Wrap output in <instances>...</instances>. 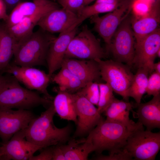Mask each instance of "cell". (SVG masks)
I'll list each match as a JSON object with an SVG mask.
<instances>
[{
  "instance_id": "cell-4",
  "label": "cell",
  "mask_w": 160,
  "mask_h": 160,
  "mask_svg": "<svg viewBox=\"0 0 160 160\" xmlns=\"http://www.w3.org/2000/svg\"><path fill=\"white\" fill-rule=\"evenodd\" d=\"M53 101L21 86L13 76L0 83V108L29 110L39 105L48 108Z\"/></svg>"
},
{
  "instance_id": "cell-44",
  "label": "cell",
  "mask_w": 160,
  "mask_h": 160,
  "mask_svg": "<svg viewBox=\"0 0 160 160\" xmlns=\"http://www.w3.org/2000/svg\"><path fill=\"white\" fill-rule=\"evenodd\" d=\"M132 0V1H135V0Z\"/></svg>"
},
{
  "instance_id": "cell-26",
  "label": "cell",
  "mask_w": 160,
  "mask_h": 160,
  "mask_svg": "<svg viewBox=\"0 0 160 160\" xmlns=\"http://www.w3.org/2000/svg\"><path fill=\"white\" fill-rule=\"evenodd\" d=\"M16 44L4 23L0 24V72L3 71L9 64Z\"/></svg>"
},
{
  "instance_id": "cell-16",
  "label": "cell",
  "mask_w": 160,
  "mask_h": 160,
  "mask_svg": "<svg viewBox=\"0 0 160 160\" xmlns=\"http://www.w3.org/2000/svg\"><path fill=\"white\" fill-rule=\"evenodd\" d=\"M58 8L57 4L50 0L21 2L12 10L4 23L6 27H9L25 17L39 12H49Z\"/></svg>"
},
{
  "instance_id": "cell-15",
  "label": "cell",
  "mask_w": 160,
  "mask_h": 160,
  "mask_svg": "<svg viewBox=\"0 0 160 160\" xmlns=\"http://www.w3.org/2000/svg\"><path fill=\"white\" fill-rule=\"evenodd\" d=\"M78 17L77 15L68 10L58 8L45 14L37 25L50 33H60L67 31L76 22Z\"/></svg>"
},
{
  "instance_id": "cell-17",
  "label": "cell",
  "mask_w": 160,
  "mask_h": 160,
  "mask_svg": "<svg viewBox=\"0 0 160 160\" xmlns=\"http://www.w3.org/2000/svg\"><path fill=\"white\" fill-rule=\"evenodd\" d=\"M77 30L76 28L69 31L60 33L51 44L46 59L48 74L50 76H52L53 73L61 68L70 42L77 34Z\"/></svg>"
},
{
  "instance_id": "cell-8",
  "label": "cell",
  "mask_w": 160,
  "mask_h": 160,
  "mask_svg": "<svg viewBox=\"0 0 160 160\" xmlns=\"http://www.w3.org/2000/svg\"><path fill=\"white\" fill-rule=\"evenodd\" d=\"M98 63L101 79L108 83L113 91L128 99L127 93L134 74L128 65L113 60H95Z\"/></svg>"
},
{
  "instance_id": "cell-12",
  "label": "cell",
  "mask_w": 160,
  "mask_h": 160,
  "mask_svg": "<svg viewBox=\"0 0 160 160\" xmlns=\"http://www.w3.org/2000/svg\"><path fill=\"white\" fill-rule=\"evenodd\" d=\"M77 117L75 137L82 136L92 130L103 119L94 105L76 92L73 94Z\"/></svg>"
},
{
  "instance_id": "cell-39",
  "label": "cell",
  "mask_w": 160,
  "mask_h": 160,
  "mask_svg": "<svg viewBox=\"0 0 160 160\" xmlns=\"http://www.w3.org/2000/svg\"><path fill=\"white\" fill-rule=\"evenodd\" d=\"M122 0H96L95 3L108 4H115L120 2Z\"/></svg>"
},
{
  "instance_id": "cell-24",
  "label": "cell",
  "mask_w": 160,
  "mask_h": 160,
  "mask_svg": "<svg viewBox=\"0 0 160 160\" xmlns=\"http://www.w3.org/2000/svg\"><path fill=\"white\" fill-rule=\"evenodd\" d=\"M47 13L45 12L37 13L24 18L12 26L6 27L17 43L31 34L40 20Z\"/></svg>"
},
{
  "instance_id": "cell-33",
  "label": "cell",
  "mask_w": 160,
  "mask_h": 160,
  "mask_svg": "<svg viewBox=\"0 0 160 160\" xmlns=\"http://www.w3.org/2000/svg\"><path fill=\"white\" fill-rule=\"evenodd\" d=\"M57 0L63 8L76 14L78 17L83 8L85 6L84 0Z\"/></svg>"
},
{
  "instance_id": "cell-7",
  "label": "cell",
  "mask_w": 160,
  "mask_h": 160,
  "mask_svg": "<svg viewBox=\"0 0 160 160\" xmlns=\"http://www.w3.org/2000/svg\"><path fill=\"white\" fill-rule=\"evenodd\" d=\"M107 53L100 42L89 29L84 25L81 31L73 38L65 53V58L95 60L104 58Z\"/></svg>"
},
{
  "instance_id": "cell-20",
  "label": "cell",
  "mask_w": 160,
  "mask_h": 160,
  "mask_svg": "<svg viewBox=\"0 0 160 160\" xmlns=\"http://www.w3.org/2000/svg\"><path fill=\"white\" fill-rule=\"evenodd\" d=\"M137 109L134 111L138 121L145 126L146 130L151 131L160 128V95L153 96L152 99L145 103L137 104Z\"/></svg>"
},
{
  "instance_id": "cell-19",
  "label": "cell",
  "mask_w": 160,
  "mask_h": 160,
  "mask_svg": "<svg viewBox=\"0 0 160 160\" xmlns=\"http://www.w3.org/2000/svg\"><path fill=\"white\" fill-rule=\"evenodd\" d=\"M160 0L153 3L149 12L137 19L131 18V25L135 42L158 28L160 21Z\"/></svg>"
},
{
  "instance_id": "cell-35",
  "label": "cell",
  "mask_w": 160,
  "mask_h": 160,
  "mask_svg": "<svg viewBox=\"0 0 160 160\" xmlns=\"http://www.w3.org/2000/svg\"><path fill=\"white\" fill-rule=\"evenodd\" d=\"M40 154L31 157L29 160H52L53 146L43 148Z\"/></svg>"
},
{
  "instance_id": "cell-37",
  "label": "cell",
  "mask_w": 160,
  "mask_h": 160,
  "mask_svg": "<svg viewBox=\"0 0 160 160\" xmlns=\"http://www.w3.org/2000/svg\"><path fill=\"white\" fill-rule=\"evenodd\" d=\"M6 5L3 0H0V20L5 21L7 19L8 15L7 12Z\"/></svg>"
},
{
  "instance_id": "cell-11",
  "label": "cell",
  "mask_w": 160,
  "mask_h": 160,
  "mask_svg": "<svg viewBox=\"0 0 160 160\" xmlns=\"http://www.w3.org/2000/svg\"><path fill=\"white\" fill-rule=\"evenodd\" d=\"M36 117L29 110L0 108V137L4 143L17 132L26 128Z\"/></svg>"
},
{
  "instance_id": "cell-5",
  "label": "cell",
  "mask_w": 160,
  "mask_h": 160,
  "mask_svg": "<svg viewBox=\"0 0 160 160\" xmlns=\"http://www.w3.org/2000/svg\"><path fill=\"white\" fill-rule=\"evenodd\" d=\"M128 15L121 22L111 39L107 54L110 52L114 60L130 67L133 65L135 40Z\"/></svg>"
},
{
  "instance_id": "cell-21",
  "label": "cell",
  "mask_w": 160,
  "mask_h": 160,
  "mask_svg": "<svg viewBox=\"0 0 160 160\" xmlns=\"http://www.w3.org/2000/svg\"><path fill=\"white\" fill-rule=\"evenodd\" d=\"M134 105L132 103L118 100L115 97L104 112L107 120L117 122L134 130L143 125L138 121L135 123L129 117L130 111Z\"/></svg>"
},
{
  "instance_id": "cell-1",
  "label": "cell",
  "mask_w": 160,
  "mask_h": 160,
  "mask_svg": "<svg viewBox=\"0 0 160 160\" xmlns=\"http://www.w3.org/2000/svg\"><path fill=\"white\" fill-rule=\"evenodd\" d=\"M56 113L53 103L40 116L35 117L25 129V138L28 141L43 148L63 144L68 140L70 126L59 128L54 125L53 118Z\"/></svg>"
},
{
  "instance_id": "cell-25",
  "label": "cell",
  "mask_w": 160,
  "mask_h": 160,
  "mask_svg": "<svg viewBox=\"0 0 160 160\" xmlns=\"http://www.w3.org/2000/svg\"><path fill=\"white\" fill-rule=\"evenodd\" d=\"M59 72L52 76V80L58 86V90L74 93L85 85L65 67L62 66Z\"/></svg>"
},
{
  "instance_id": "cell-41",
  "label": "cell",
  "mask_w": 160,
  "mask_h": 160,
  "mask_svg": "<svg viewBox=\"0 0 160 160\" xmlns=\"http://www.w3.org/2000/svg\"><path fill=\"white\" fill-rule=\"evenodd\" d=\"M95 0H84L85 6L88 5L89 4Z\"/></svg>"
},
{
  "instance_id": "cell-32",
  "label": "cell",
  "mask_w": 160,
  "mask_h": 160,
  "mask_svg": "<svg viewBox=\"0 0 160 160\" xmlns=\"http://www.w3.org/2000/svg\"><path fill=\"white\" fill-rule=\"evenodd\" d=\"M151 73L148 78L145 93L154 96L160 94V74L155 71Z\"/></svg>"
},
{
  "instance_id": "cell-30",
  "label": "cell",
  "mask_w": 160,
  "mask_h": 160,
  "mask_svg": "<svg viewBox=\"0 0 160 160\" xmlns=\"http://www.w3.org/2000/svg\"><path fill=\"white\" fill-rule=\"evenodd\" d=\"M98 83L96 82L88 83L77 92L92 104L97 106L100 95Z\"/></svg>"
},
{
  "instance_id": "cell-27",
  "label": "cell",
  "mask_w": 160,
  "mask_h": 160,
  "mask_svg": "<svg viewBox=\"0 0 160 160\" xmlns=\"http://www.w3.org/2000/svg\"><path fill=\"white\" fill-rule=\"evenodd\" d=\"M149 73L144 69L138 68L127 92V98H133L137 104L140 103L142 97L146 92Z\"/></svg>"
},
{
  "instance_id": "cell-2",
  "label": "cell",
  "mask_w": 160,
  "mask_h": 160,
  "mask_svg": "<svg viewBox=\"0 0 160 160\" xmlns=\"http://www.w3.org/2000/svg\"><path fill=\"white\" fill-rule=\"evenodd\" d=\"M41 28L17 43L14 64L20 66L44 65L46 63L49 46L55 38Z\"/></svg>"
},
{
  "instance_id": "cell-23",
  "label": "cell",
  "mask_w": 160,
  "mask_h": 160,
  "mask_svg": "<svg viewBox=\"0 0 160 160\" xmlns=\"http://www.w3.org/2000/svg\"><path fill=\"white\" fill-rule=\"evenodd\" d=\"M66 160H86L94 151L93 146L87 138L70 140L67 144L61 145Z\"/></svg>"
},
{
  "instance_id": "cell-43",
  "label": "cell",
  "mask_w": 160,
  "mask_h": 160,
  "mask_svg": "<svg viewBox=\"0 0 160 160\" xmlns=\"http://www.w3.org/2000/svg\"><path fill=\"white\" fill-rule=\"evenodd\" d=\"M156 56L158 57H160V49H159L157 52Z\"/></svg>"
},
{
  "instance_id": "cell-9",
  "label": "cell",
  "mask_w": 160,
  "mask_h": 160,
  "mask_svg": "<svg viewBox=\"0 0 160 160\" xmlns=\"http://www.w3.org/2000/svg\"><path fill=\"white\" fill-rule=\"evenodd\" d=\"M3 71L12 74L28 89L36 90L46 98L53 101L54 97L47 90L52 78L48 73L32 67L20 66L14 64H9Z\"/></svg>"
},
{
  "instance_id": "cell-31",
  "label": "cell",
  "mask_w": 160,
  "mask_h": 160,
  "mask_svg": "<svg viewBox=\"0 0 160 160\" xmlns=\"http://www.w3.org/2000/svg\"><path fill=\"white\" fill-rule=\"evenodd\" d=\"M157 0H135L131 7L134 19H139L146 15L150 10L153 2Z\"/></svg>"
},
{
  "instance_id": "cell-18",
  "label": "cell",
  "mask_w": 160,
  "mask_h": 160,
  "mask_svg": "<svg viewBox=\"0 0 160 160\" xmlns=\"http://www.w3.org/2000/svg\"><path fill=\"white\" fill-rule=\"evenodd\" d=\"M62 66L69 69L85 85L90 82L100 83L101 79L99 63L95 60L65 58Z\"/></svg>"
},
{
  "instance_id": "cell-38",
  "label": "cell",
  "mask_w": 160,
  "mask_h": 160,
  "mask_svg": "<svg viewBox=\"0 0 160 160\" xmlns=\"http://www.w3.org/2000/svg\"><path fill=\"white\" fill-rule=\"evenodd\" d=\"M7 9H11V11L18 4L21 2V0H3Z\"/></svg>"
},
{
  "instance_id": "cell-28",
  "label": "cell",
  "mask_w": 160,
  "mask_h": 160,
  "mask_svg": "<svg viewBox=\"0 0 160 160\" xmlns=\"http://www.w3.org/2000/svg\"><path fill=\"white\" fill-rule=\"evenodd\" d=\"M123 1V0H122L120 2L115 4L95 2L92 5L84 6L78 16L76 22L68 31H70L77 28L84 21L92 16L113 11L121 4Z\"/></svg>"
},
{
  "instance_id": "cell-10",
  "label": "cell",
  "mask_w": 160,
  "mask_h": 160,
  "mask_svg": "<svg viewBox=\"0 0 160 160\" xmlns=\"http://www.w3.org/2000/svg\"><path fill=\"white\" fill-rule=\"evenodd\" d=\"M132 2L131 0H123L121 4L113 11L102 16L96 15L90 18V22L94 24L95 30L105 43L106 51L118 26L131 11Z\"/></svg>"
},
{
  "instance_id": "cell-6",
  "label": "cell",
  "mask_w": 160,
  "mask_h": 160,
  "mask_svg": "<svg viewBox=\"0 0 160 160\" xmlns=\"http://www.w3.org/2000/svg\"><path fill=\"white\" fill-rule=\"evenodd\" d=\"M124 148L135 160H154L160 149V132L145 130L142 126L132 131Z\"/></svg>"
},
{
  "instance_id": "cell-40",
  "label": "cell",
  "mask_w": 160,
  "mask_h": 160,
  "mask_svg": "<svg viewBox=\"0 0 160 160\" xmlns=\"http://www.w3.org/2000/svg\"><path fill=\"white\" fill-rule=\"evenodd\" d=\"M153 71L155 72L160 74V62L154 63L153 66Z\"/></svg>"
},
{
  "instance_id": "cell-36",
  "label": "cell",
  "mask_w": 160,
  "mask_h": 160,
  "mask_svg": "<svg viewBox=\"0 0 160 160\" xmlns=\"http://www.w3.org/2000/svg\"><path fill=\"white\" fill-rule=\"evenodd\" d=\"M61 145L53 146L52 160H66Z\"/></svg>"
},
{
  "instance_id": "cell-29",
  "label": "cell",
  "mask_w": 160,
  "mask_h": 160,
  "mask_svg": "<svg viewBox=\"0 0 160 160\" xmlns=\"http://www.w3.org/2000/svg\"><path fill=\"white\" fill-rule=\"evenodd\" d=\"M99 98L97 105V110L101 114L103 113L111 103L115 97L113 90L107 83H99Z\"/></svg>"
},
{
  "instance_id": "cell-13",
  "label": "cell",
  "mask_w": 160,
  "mask_h": 160,
  "mask_svg": "<svg viewBox=\"0 0 160 160\" xmlns=\"http://www.w3.org/2000/svg\"><path fill=\"white\" fill-rule=\"evenodd\" d=\"M26 129L16 133L0 146V159L29 160L37 151L43 148L26 140Z\"/></svg>"
},
{
  "instance_id": "cell-34",
  "label": "cell",
  "mask_w": 160,
  "mask_h": 160,
  "mask_svg": "<svg viewBox=\"0 0 160 160\" xmlns=\"http://www.w3.org/2000/svg\"><path fill=\"white\" fill-rule=\"evenodd\" d=\"M94 159L98 160H130L132 159L133 158L127 150L124 148L121 151L108 155L98 154Z\"/></svg>"
},
{
  "instance_id": "cell-22",
  "label": "cell",
  "mask_w": 160,
  "mask_h": 160,
  "mask_svg": "<svg viewBox=\"0 0 160 160\" xmlns=\"http://www.w3.org/2000/svg\"><path fill=\"white\" fill-rule=\"evenodd\" d=\"M57 113L62 119L73 121L76 124L77 117L73 94L58 90L53 100Z\"/></svg>"
},
{
  "instance_id": "cell-42",
  "label": "cell",
  "mask_w": 160,
  "mask_h": 160,
  "mask_svg": "<svg viewBox=\"0 0 160 160\" xmlns=\"http://www.w3.org/2000/svg\"><path fill=\"white\" fill-rule=\"evenodd\" d=\"M5 77L0 75V83L5 79Z\"/></svg>"
},
{
  "instance_id": "cell-14",
  "label": "cell",
  "mask_w": 160,
  "mask_h": 160,
  "mask_svg": "<svg viewBox=\"0 0 160 160\" xmlns=\"http://www.w3.org/2000/svg\"><path fill=\"white\" fill-rule=\"evenodd\" d=\"M160 49V30L158 28L139 41L135 42L133 65L149 73L153 71V66L158 50Z\"/></svg>"
},
{
  "instance_id": "cell-3",
  "label": "cell",
  "mask_w": 160,
  "mask_h": 160,
  "mask_svg": "<svg viewBox=\"0 0 160 160\" xmlns=\"http://www.w3.org/2000/svg\"><path fill=\"white\" fill-rule=\"evenodd\" d=\"M134 130L119 123L103 119L89 133L87 138L98 154L105 151L112 154L124 149L128 137Z\"/></svg>"
}]
</instances>
